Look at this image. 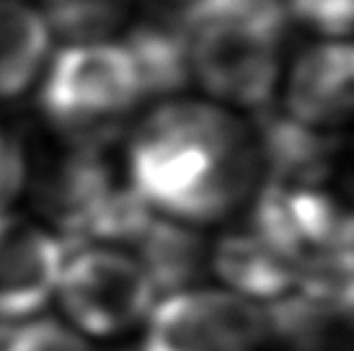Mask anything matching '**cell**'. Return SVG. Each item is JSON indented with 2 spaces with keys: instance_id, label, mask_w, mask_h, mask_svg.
Masks as SVG:
<instances>
[{
  "instance_id": "cell-5",
  "label": "cell",
  "mask_w": 354,
  "mask_h": 351,
  "mask_svg": "<svg viewBox=\"0 0 354 351\" xmlns=\"http://www.w3.org/2000/svg\"><path fill=\"white\" fill-rule=\"evenodd\" d=\"M142 351H256L266 318L251 300L220 290H181L153 307Z\"/></svg>"
},
{
  "instance_id": "cell-8",
  "label": "cell",
  "mask_w": 354,
  "mask_h": 351,
  "mask_svg": "<svg viewBox=\"0 0 354 351\" xmlns=\"http://www.w3.org/2000/svg\"><path fill=\"white\" fill-rule=\"evenodd\" d=\"M215 272L246 300H279L300 287V272L254 227L225 235L212 254Z\"/></svg>"
},
{
  "instance_id": "cell-14",
  "label": "cell",
  "mask_w": 354,
  "mask_h": 351,
  "mask_svg": "<svg viewBox=\"0 0 354 351\" xmlns=\"http://www.w3.org/2000/svg\"><path fill=\"white\" fill-rule=\"evenodd\" d=\"M0 351H91L75 331L57 321H26L13 331H3Z\"/></svg>"
},
{
  "instance_id": "cell-1",
  "label": "cell",
  "mask_w": 354,
  "mask_h": 351,
  "mask_svg": "<svg viewBox=\"0 0 354 351\" xmlns=\"http://www.w3.org/2000/svg\"><path fill=\"white\" fill-rule=\"evenodd\" d=\"M124 166L153 212L187 225L227 217L261 176L251 129L202 101H168L150 111L129 140Z\"/></svg>"
},
{
  "instance_id": "cell-17",
  "label": "cell",
  "mask_w": 354,
  "mask_h": 351,
  "mask_svg": "<svg viewBox=\"0 0 354 351\" xmlns=\"http://www.w3.org/2000/svg\"><path fill=\"white\" fill-rule=\"evenodd\" d=\"M178 3H197V0H178Z\"/></svg>"
},
{
  "instance_id": "cell-10",
  "label": "cell",
  "mask_w": 354,
  "mask_h": 351,
  "mask_svg": "<svg viewBox=\"0 0 354 351\" xmlns=\"http://www.w3.org/2000/svg\"><path fill=\"white\" fill-rule=\"evenodd\" d=\"M135 62L142 96H163L184 88L192 80L189 26L184 10L176 16H150L129 31L124 41Z\"/></svg>"
},
{
  "instance_id": "cell-3",
  "label": "cell",
  "mask_w": 354,
  "mask_h": 351,
  "mask_svg": "<svg viewBox=\"0 0 354 351\" xmlns=\"http://www.w3.org/2000/svg\"><path fill=\"white\" fill-rule=\"evenodd\" d=\"M142 98L135 62L124 44L80 41L62 49L47 70L41 108L75 142L117 137L119 122Z\"/></svg>"
},
{
  "instance_id": "cell-7",
  "label": "cell",
  "mask_w": 354,
  "mask_h": 351,
  "mask_svg": "<svg viewBox=\"0 0 354 351\" xmlns=\"http://www.w3.org/2000/svg\"><path fill=\"white\" fill-rule=\"evenodd\" d=\"M354 57L346 39H326L297 57L287 80V117L324 132L352 114Z\"/></svg>"
},
{
  "instance_id": "cell-6",
  "label": "cell",
  "mask_w": 354,
  "mask_h": 351,
  "mask_svg": "<svg viewBox=\"0 0 354 351\" xmlns=\"http://www.w3.org/2000/svg\"><path fill=\"white\" fill-rule=\"evenodd\" d=\"M62 240L19 215H0V321L31 318L57 292Z\"/></svg>"
},
{
  "instance_id": "cell-16",
  "label": "cell",
  "mask_w": 354,
  "mask_h": 351,
  "mask_svg": "<svg viewBox=\"0 0 354 351\" xmlns=\"http://www.w3.org/2000/svg\"><path fill=\"white\" fill-rule=\"evenodd\" d=\"M24 178H26L24 150H21V145L16 140H10L0 129V215L21 194Z\"/></svg>"
},
{
  "instance_id": "cell-13",
  "label": "cell",
  "mask_w": 354,
  "mask_h": 351,
  "mask_svg": "<svg viewBox=\"0 0 354 351\" xmlns=\"http://www.w3.org/2000/svg\"><path fill=\"white\" fill-rule=\"evenodd\" d=\"M132 0H44L47 29L73 44L106 41L124 23Z\"/></svg>"
},
{
  "instance_id": "cell-2",
  "label": "cell",
  "mask_w": 354,
  "mask_h": 351,
  "mask_svg": "<svg viewBox=\"0 0 354 351\" xmlns=\"http://www.w3.org/2000/svg\"><path fill=\"white\" fill-rule=\"evenodd\" d=\"M192 78L233 106L261 108L279 78L282 0H197L184 10Z\"/></svg>"
},
{
  "instance_id": "cell-4",
  "label": "cell",
  "mask_w": 354,
  "mask_h": 351,
  "mask_svg": "<svg viewBox=\"0 0 354 351\" xmlns=\"http://www.w3.org/2000/svg\"><path fill=\"white\" fill-rule=\"evenodd\" d=\"M57 294L80 331L117 336L148 318L158 292L135 256L91 245L62 263Z\"/></svg>"
},
{
  "instance_id": "cell-12",
  "label": "cell",
  "mask_w": 354,
  "mask_h": 351,
  "mask_svg": "<svg viewBox=\"0 0 354 351\" xmlns=\"http://www.w3.org/2000/svg\"><path fill=\"white\" fill-rule=\"evenodd\" d=\"M50 52V29L41 13L19 0H0V98L24 93Z\"/></svg>"
},
{
  "instance_id": "cell-9",
  "label": "cell",
  "mask_w": 354,
  "mask_h": 351,
  "mask_svg": "<svg viewBox=\"0 0 354 351\" xmlns=\"http://www.w3.org/2000/svg\"><path fill=\"white\" fill-rule=\"evenodd\" d=\"M349 307L352 303L297 287L264 312L266 336L272 333L285 351H346Z\"/></svg>"
},
{
  "instance_id": "cell-11",
  "label": "cell",
  "mask_w": 354,
  "mask_h": 351,
  "mask_svg": "<svg viewBox=\"0 0 354 351\" xmlns=\"http://www.w3.org/2000/svg\"><path fill=\"white\" fill-rule=\"evenodd\" d=\"M138 258L148 272L156 292L192 290L207 266V248L192 225L171 217H150L142 233L135 238Z\"/></svg>"
},
{
  "instance_id": "cell-15",
  "label": "cell",
  "mask_w": 354,
  "mask_h": 351,
  "mask_svg": "<svg viewBox=\"0 0 354 351\" xmlns=\"http://www.w3.org/2000/svg\"><path fill=\"white\" fill-rule=\"evenodd\" d=\"M290 16L326 39H346L354 21V0H287Z\"/></svg>"
}]
</instances>
